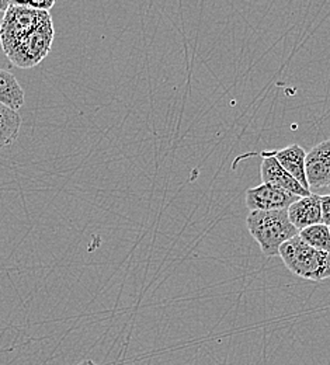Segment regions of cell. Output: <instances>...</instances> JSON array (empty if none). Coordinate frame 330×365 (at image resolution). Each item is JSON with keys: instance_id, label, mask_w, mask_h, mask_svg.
I'll return each mask as SVG.
<instances>
[{"instance_id": "cell-7", "label": "cell", "mask_w": 330, "mask_h": 365, "mask_svg": "<svg viewBox=\"0 0 330 365\" xmlns=\"http://www.w3.org/2000/svg\"><path fill=\"white\" fill-rule=\"evenodd\" d=\"M260 156L263 158L260 165V176L264 184H272L279 188H283L299 198L308 197L312 194L284 170L280 163L276 160V158L270 153V150L262 152Z\"/></svg>"}, {"instance_id": "cell-18", "label": "cell", "mask_w": 330, "mask_h": 365, "mask_svg": "<svg viewBox=\"0 0 330 365\" xmlns=\"http://www.w3.org/2000/svg\"><path fill=\"white\" fill-rule=\"evenodd\" d=\"M329 229H330V227H329Z\"/></svg>"}, {"instance_id": "cell-5", "label": "cell", "mask_w": 330, "mask_h": 365, "mask_svg": "<svg viewBox=\"0 0 330 365\" xmlns=\"http://www.w3.org/2000/svg\"><path fill=\"white\" fill-rule=\"evenodd\" d=\"M299 197L272 184H260L246 190V207L249 211L288 210Z\"/></svg>"}, {"instance_id": "cell-4", "label": "cell", "mask_w": 330, "mask_h": 365, "mask_svg": "<svg viewBox=\"0 0 330 365\" xmlns=\"http://www.w3.org/2000/svg\"><path fill=\"white\" fill-rule=\"evenodd\" d=\"M10 3L11 4L4 13L0 24V46L4 53L38 27L49 14L47 11H37L17 6L11 0Z\"/></svg>"}, {"instance_id": "cell-2", "label": "cell", "mask_w": 330, "mask_h": 365, "mask_svg": "<svg viewBox=\"0 0 330 365\" xmlns=\"http://www.w3.org/2000/svg\"><path fill=\"white\" fill-rule=\"evenodd\" d=\"M279 256L287 269L306 281H324L330 278V255L308 246L299 236L285 242Z\"/></svg>"}, {"instance_id": "cell-3", "label": "cell", "mask_w": 330, "mask_h": 365, "mask_svg": "<svg viewBox=\"0 0 330 365\" xmlns=\"http://www.w3.org/2000/svg\"><path fill=\"white\" fill-rule=\"evenodd\" d=\"M55 37L52 19L48 14L44 21L6 52L9 61L17 68L30 69L46 59Z\"/></svg>"}, {"instance_id": "cell-15", "label": "cell", "mask_w": 330, "mask_h": 365, "mask_svg": "<svg viewBox=\"0 0 330 365\" xmlns=\"http://www.w3.org/2000/svg\"><path fill=\"white\" fill-rule=\"evenodd\" d=\"M10 0H0V11H7V9L10 7Z\"/></svg>"}, {"instance_id": "cell-9", "label": "cell", "mask_w": 330, "mask_h": 365, "mask_svg": "<svg viewBox=\"0 0 330 365\" xmlns=\"http://www.w3.org/2000/svg\"><path fill=\"white\" fill-rule=\"evenodd\" d=\"M270 153L276 158V160L291 178H294L305 190L311 191L305 175L306 152L302 146L294 143L280 150H270Z\"/></svg>"}, {"instance_id": "cell-14", "label": "cell", "mask_w": 330, "mask_h": 365, "mask_svg": "<svg viewBox=\"0 0 330 365\" xmlns=\"http://www.w3.org/2000/svg\"><path fill=\"white\" fill-rule=\"evenodd\" d=\"M321 211H322V224L330 227V194L319 195Z\"/></svg>"}, {"instance_id": "cell-10", "label": "cell", "mask_w": 330, "mask_h": 365, "mask_svg": "<svg viewBox=\"0 0 330 365\" xmlns=\"http://www.w3.org/2000/svg\"><path fill=\"white\" fill-rule=\"evenodd\" d=\"M26 94L14 75L0 69V103L9 108L19 111L24 104Z\"/></svg>"}, {"instance_id": "cell-6", "label": "cell", "mask_w": 330, "mask_h": 365, "mask_svg": "<svg viewBox=\"0 0 330 365\" xmlns=\"http://www.w3.org/2000/svg\"><path fill=\"white\" fill-rule=\"evenodd\" d=\"M305 175L311 192L330 184V139L314 146L305 158Z\"/></svg>"}, {"instance_id": "cell-11", "label": "cell", "mask_w": 330, "mask_h": 365, "mask_svg": "<svg viewBox=\"0 0 330 365\" xmlns=\"http://www.w3.org/2000/svg\"><path fill=\"white\" fill-rule=\"evenodd\" d=\"M21 127L19 111L9 108L0 103V149L14 143Z\"/></svg>"}, {"instance_id": "cell-13", "label": "cell", "mask_w": 330, "mask_h": 365, "mask_svg": "<svg viewBox=\"0 0 330 365\" xmlns=\"http://www.w3.org/2000/svg\"><path fill=\"white\" fill-rule=\"evenodd\" d=\"M14 4L21 6V7H27L31 10H37V11H49L53 6H55V0H44V1H17V0H11Z\"/></svg>"}, {"instance_id": "cell-12", "label": "cell", "mask_w": 330, "mask_h": 365, "mask_svg": "<svg viewBox=\"0 0 330 365\" xmlns=\"http://www.w3.org/2000/svg\"><path fill=\"white\" fill-rule=\"evenodd\" d=\"M308 246L321 250V252H326L330 255V229L329 227L324 225V224H318V225H312L308 228L299 230L298 235Z\"/></svg>"}, {"instance_id": "cell-8", "label": "cell", "mask_w": 330, "mask_h": 365, "mask_svg": "<svg viewBox=\"0 0 330 365\" xmlns=\"http://www.w3.org/2000/svg\"><path fill=\"white\" fill-rule=\"evenodd\" d=\"M287 212L291 224L298 230L322 224L321 200L319 195L314 192L308 197L298 198L294 204L288 207Z\"/></svg>"}, {"instance_id": "cell-17", "label": "cell", "mask_w": 330, "mask_h": 365, "mask_svg": "<svg viewBox=\"0 0 330 365\" xmlns=\"http://www.w3.org/2000/svg\"><path fill=\"white\" fill-rule=\"evenodd\" d=\"M328 191H329V194H330V184H329V187H328Z\"/></svg>"}, {"instance_id": "cell-16", "label": "cell", "mask_w": 330, "mask_h": 365, "mask_svg": "<svg viewBox=\"0 0 330 365\" xmlns=\"http://www.w3.org/2000/svg\"><path fill=\"white\" fill-rule=\"evenodd\" d=\"M78 365H97V364H96V363H93V361H92V360H85V361H82V363H81V364H78Z\"/></svg>"}, {"instance_id": "cell-1", "label": "cell", "mask_w": 330, "mask_h": 365, "mask_svg": "<svg viewBox=\"0 0 330 365\" xmlns=\"http://www.w3.org/2000/svg\"><path fill=\"white\" fill-rule=\"evenodd\" d=\"M246 225L262 253L270 259L279 256L282 245L299 235V230L291 224L287 210L250 211Z\"/></svg>"}]
</instances>
